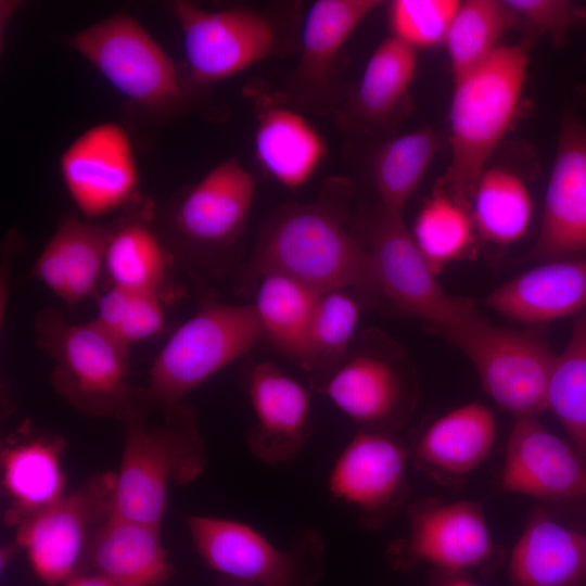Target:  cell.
<instances>
[{"instance_id":"29","label":"cell","mask_w":586,"mask_h":586,"mask_svg":"<svg viewBox=\"0 0 586 586\" xmlns=\"http://www.w3.org/2000/svg\"><path fill=\"white\" fill-rule=\"evenodd\" d=\"M167 254L146 216L128 214L112 222L104 272L113 286L161 294L167 276Z\"/></svg>"},{"instance_id":"17","label":"cell","mask_w":586,"mask_h":586,"mask_svg":"<svg viewBox=\"0 0 586 586\" xmlns=\"http://www.w3.org/2000/svg\"><path fill=\"white\" fill-rule=\"evenodd\" d=\"M586 255V124L563 116L548 179L540 227L530 253L548 262Z\"/></svg>"},{"instance_id":"24","label":"cell","mask_w":586,"mask_h":586,"mask_svg":"<svg viewBox=\"0 0 586 586\" xmlns=\"http://www.w3.org/2000/svg\"><path fill=\"white\" fill-rule=\"evenodd\" d=\"M511 586H586V536L537 509L509 562Z\"/></svg>"},{"instance_id":"22","label":"cell","mask_w":586,"mask_h":586,"mask_svg":"<svg viewBox=\"0 0 586 586\" xmlns=\"http://www.w3.org/2000/svg\"><path fill=\"white\" fill-rule=\"evenodd\" d=\"M486 304L526 324H542L586 309V255L544 262L495 289Z\"/></svg>"},{"instance_id":"7","label":"cell","mask_w":586,"mask_h":586,"mask_svg":"<svg viewBox=\"0 0 586 586\" xmlns=\"http://www.w3.org/2000/svg\"><path fill=\"white\" fill-rule=\"evenodd\" d=\"M184 521L196 553L218 576L254 586H313L323 574L324 547L315 531L296 532L281 549L239 520L189 514Z\"/></svg>"},{"instance_id":"26","label":"cell","mask_w":586,"mask_h":586,"mask_svg":"<svg viewBox=\"0 0 586 586\" xmlns=\"http://www.w3.org/2000/svg\"><path fill=\"white\" fill-rule=\"evenodd\" d=\"M496 421L480 403L459 407L432 422L413 447L421 470L438 474H464L479 467L492 451Z\"/></svg>"},{"instance_id":"21","label":"cell","mask_w":586,"mask_h":586,"mask_svg":"<svg viewBox=\"0 0 586 586\" xmlns=\"http://www.w3.org/2000/svg\"><path fill=\"white\" fill-rule=\"evenodd\" d=\"M112 222L65 215L35 260L31 275L68 307L98 295Z\"/></svg>"},{"instance_id":"39","label":"cell","mask_w":586,"mask_h":586,"mask_svg":"<svg viewBox=\"0 0 586 586\" xmlns=\"http://www.w3.org/2000/svg\"><path fill=\"white\" fill-rule=\"evenodd\" d=\"M517 20V28L524 30L525 40L533 42L540 36L553 43L563 41L572 28L586 22V8L565 0H505Z\"/></svg>"},{"instance_id":"27","label":"cell","mask_w":586,"mask_h":586,"mask_svg":"<svg viewBox=\"0 0 586 586\" xmlns=\"http://www.w3.org/2000/svg\"><path fill=\"white\" fill-rule=\"evenodd\" d=\"M379 0H318L304 21L294 79L306 95L327 89L352 34L381 5Z\"/></svg>"},{"instance_id":"6","label":"cell","mask_w":586,"mask_h":586,"mask_svg":"<svg viewBox=\"0 0 586 586\" xmlns=\"http://www.w3.org/2000/svg\"><path fill=\"white\" fill-rule=\"evenodd\" d=\"M71 47L119 93L155 116L188 109L199 88L132 16L116 13L74 34Z\"/></svg>"},{"instance_id":"3","label":"cell","mask_w":586,"mask_h":586,"mask_svg":"<svg viewBox=\"0 0 586 586\" xmlns=\"http://www.w3.org/2000/svg\"><path fill=\"white\" fill-rule=\"evenodd\" d=\"M144 393L120 418L124 442L115 474L112 513L161 527L171 485H184L206 467V450L196 415L186 404L163 413L161 424L148 418Z\"/></svg>"},{"instance_id":"34","label":"cell","mask_w":586,"mask_h":586,"mask_svg":"<svg viewBox=\"0 0 586 586\" xmlns=\"http://www.w3.org/2000/svg\"><path fill=\"white\" fill-rule=\"evenodd\" d=\"M547 409L557 416L586 461V309L574 316L569 342L556 356Z\"/></svg>"},{"instance_id":"20","label":"cell","mask_w":586,"mask_h":586,"mask_svg":"<svg viewBox=\"0 0 586 586\" xmlns=\"http://www.w3.org/2000/svg\"><path fill=\"white\" fill-rule=\"evenodd\" d=\"M60 436L41 433L28 425L7 437L1 448V485L8 508L5 523L16 527L50 507L65 494Z\"/></svg>"},{"instance_id":"18","label":"cell","mask_w":586,"mask_h":586,"mask_svg":"<svg viewBox=\"0 0 586 586\" xmlns=\"http://www.w3.org/2000/svg\"><path fill=\"white\" fill-rule=\"evenodd\" d=\"M507 491L540 499L586 496V461L536 417L515 418L501 474Z\"/></svg>"},{"instance_id":"23","label":"cell","mask_w":586,"mask_h":586,"mask_svg":"<svg viewBox=\"0 0 586 586\" xmlns=\"http://www.w3.org/2000/svg\"><path fill=\"white\" fill-rule=\"evenodd\" d=\"M124 586H162L174 572L161 527L111 514L98 531L81 572Z\"/></svg>"},{"instance_id":"19","label":"cell","mask_w":586,"mask_h":586,"mask_svg":"<svg viewBox=\"0 0 586 586\" xmlns=\"http://www.w3.org/2000/svg\"><path fill=\"white\" fill-rule=\"evenodd\" d=\"M255 424L247 434L251 453L264 463L291 461L308 436L310 393L272 362L255 365L246 378Z\"/></svg>"},{"instance_id":"1","label":"cell","mask_w":586,"mask_h":586,"mask_svg":"<svg viewBox=\"0 0 586 586\" xmlns=\"http://www.w3.org/2000/svg\"><path fill=\"white\" fill-rule=\"evenodd\" d=\"M352 187L328 181L309 203L284 204L259 230L250 273H280L319 293L358 289L377 293L372 258L347 228Z\"/></svg>"},{"instance_id":"12","label":"cell","mask_w":586,"mask_h":586,"mask_svg":"<svg viewBox=\"0 0 586 586\" xmlns=\"http://www.w3.org/2000/svg\"><path fill=\"white\" fill-rule=\"evenodd\" d=\"M170 8L182 31L189 77L198 87L230 78L277 50V29L258 11H212L189 1L171 2Z\"/></svg>"},{"instance_id":"31","label":"cell","mask_w":586,"mask_h":586,"mask_svg":"<svg viewBox=\"0 0 586 586\" xmlns=\"http://www.w3.org/2000/svg\"><path fill=\"white\" fill-rule=\"evenodd\" d=\"M418 51L399 39L385 38L370 55L353 100L356 115L377 124L397 109L416 76Z\"/></svg>"},{"instance_id":"14","label":"cell","mask_w":586,"mask_h":586,"mask_svg":"<svg viewBox=\"0 0 586 586\" xmlns=\"http://www.w3.org/2000/svg\"><path fill=\"white\" fill-rule=\"evenodd\" d=\"M364 335L336 368L309 384L358 428L391 432L412 407V382L396 359L373 345L370 333Z\"/></svg>"},{"instance_id":"40","label":"cell","mask_w":586,"mask_h":586,"mask_svg":"<svg viewBox=\"0 0 586 586\" xmlns=\"http://www.w3.org/2000/svg\"><path fill=\"white\" fill-rule=\"evenodd\" d=\"M61 586H124L112 578L94 572H80Z\"/></svg>"},{"instance_id":"13","label":"cell","mask_w":586,"mask_h":586,"mask_svg":"<svg viewBox=\"0 0 586 586\" xmlns=\"http://www.w3.org/2000/svg\"><path fill=\"white\" fill-rule=\"evenodd\" d=\"M407 517L408 535L395 540L387 552L397 570L430 564L460 572L484 566L494 555L485 519L474 502L421 499L409 506Z\"/></svg>"},{"instance_id":"43","label":"cell","mask_w":586,"mask_h":586,"mask_svg":"<svg viewBox=\"0 0 586 586\" xmlns=\"http://www.w3.org/2000/svg\"><path fill=\"white\" fill-rule=\"evenodd\" d=\"M441 586H479L468 579H463V578H453L450 581H446L445 583H443Z\"/></svg>"},{"instance_id":"2","label":"cell","mask_w":586,"mask_h":586,"mask_svg":"<svg viewBox=\"0 0 586 586\" xmlns=\"http://www.w3.org/2000/svg\"><path fill=\"white\" fill-rule=\"evenodd\" d=\"M531 47L525 39L499 44L480 63L454 76L450 162L442 190L469 207L487 161L517 116Z\"/></svg>"},{"instance_id":"38","label":"cell","mask_w":586,"mask_h":586,"mask_svg":"<svg viewBox=\"0 0 586 586\" xmlns=\"http://www.w3.org/2000/svg\"><path fill=\"white\" fill-rule=\"evenodd\" d=\"M458 0H395L388 4L393 37L411 48H432L444 43Z\"/></svg>"},{"instance_id":"8","label":"cell","mask_w":586,"mask_h":586,"mask_svg":"<svg viewBox=\"0 0 586 586\" xmlns=\"http://www.w3.org/2000/svg\"><path fill=\"white\" fill-rule=\"evenodd\" d=\"M473 362L484 391L515 418L547 409V387L556 354L533 330L491 324L481 315L440 333Z\"/></svg>"},{"instance_id":"10","label":"cell","mask_w":586,"mask_h":586,"mask_svg":"<svg viewBox=\"0 0 586 586\" xmlns=\"http://www.w3.org/2000/svg\"><path fill=\"white\" fill-rule=\"evenodd\" d=\"M114 480L112 472L93 475L15 527V543L47 586H61L82 571L93 538L112 514Z\"/></svg>"},{"instance_id":"25","label":"cell","mask_w":586,"mask_h":586,"mask_svg":"<svg viewBox=\"0 0 586 586\" xmlns=\"http://www.w3.org/2000/svg\"><path fill=\"white\" fill-rule=\"evenodd\" d=\"M254 149L262 168L291 190L307 183L327 154L316 127L296 111L278 105L258 113Z\"/></svg>"},{"instance_id":"15","label":"cell","mask_w":586,"mask_h":586,"mask_svg":"<svg viewBox=\"0 0 586 586\" xmlns=\"http://www.w3.org/2000/svg\"><path fill=\"white\" fill-rule=\"evenodd\" d=\"M65 189L87 220L98 219L135 201L139 173L130 138L115 123L94 125L62 153Z\"/></svg>"},{"instance_id":"11","label":"cell","mask_w":586,"mask_h":586,"mask_svg":"<svg viewBox=\"0 0 586 586\" xmlns=\"http://www.w3.org/2000/svg\"><path fill=\"white\" fill-rule=\"evenodd\" d=\"M377 293L400 313L442 331L479 316L471 300L448 294L419 252L402 214L382 209L369 233Z\"/></svg>"},{"instance_id":"30","label":"cell","mask_w":586,"mask_h":586,"mask_svg":"<svg viewBox=\"0 0 586 586\" xmlns=\"http://www.w3.org/2000/svg\"><path fill=\"white\" fill-rule=\"evenodd\" d=\"M476 232L486 241L508 245L522 239L533 218L531 192L513 171L486 168L470 202Z\"/></svg>"},{"instance_id":"28","label":"cell","mask_w":586,"mask_h":586,"mask_svg":"<svg viewBox=\"0 0 586 586\" xmlns=\"http://www.w3.org/2000/svg\"><path fill=\"white\" fill-rule=\"evenodd\" d=\"M253 304L262 335L303 370L307 358V335L319 292L284 275L257 278Z\"/></svg>"},{"instance_id":"42","label":"cell","mask_w":586,"mask_h":586,"mask_svg":"<svg viewBox=\"0 0 586 586\" xmlns=\"http://www.w3.org/2000/svg\"><path fill=\"white\" fill-rule=\"evenodd\" d=\"M216 586H254L252 584L234 581L224 576H218Z\"/></svg>"},{"instance_id":"37","label":"cell","mask_w":586,"mask_h":586,"mask_svg":"<svg viewBox=\"0 0 586 586\" xmlns=\"http://www.w3.org/2000/svg\"><path fill=\"white\" fill-rule=\"evenodd\" d=\"M92 321L130 348L163 330L165 313L161 294L110 285L98 295L97 315Z\"/></svg>"},{"instance_id":"33","label":"cell","mask_w":586,"mask_h":586,"mask_svg":"<svg viewBox=\"0 0 586 586\" xmlns=\"http://www.w3.org/2000/svg\"><path fill=\"white\" fill-rule=\"evenodd\" d=\"M437 133L423 128L385 142L373 162V181L382 209L402 214L438 151Z\"/></svg>"},{"instance_id":"32","label":"cell","mask_w":586,"mask_h":586,"mask_svg":"<svg viewBox=\"0 0 586 586\" xmlns=\"http://www.w3.org/2000/svg\"><path fill=\"white\" fill-rule=\"evenodd\" d=\"M475 231L470 207L448 192L437 190L419 211L410 233L437 276L448 264L473 254Z\"/></svg>"},{"instance_id":"41","label":"cell","mask_w":586,"mask_h":586,"mask_svg":"<svg viewBox=\"0 0 586 586\" xmlns=\"http://www.w3.org/2000/svg\"><path fill=\"white\" fill-rule=\"evenodd\" d=\"M21 549L16 543L12 545H7L2 547L0 552V569L1 572H3L10 562L12 561L13 557L16 555L17 550Z\"/></svg>"},{"instance_id":"35","label":"cell","mask_w":586,"mask_h":586,"mask_svg":"<svg viewBox=\"0 0 586 586\" xmlns=\"http://www.w3.org/2000/svg\"><path fill=\"white\" fill-rule=\"evenodd\" d=\"M359 314V304L346 290L319 294L307 335L304 371L309 383L322 379L344 360L354 343Z\"/></svg>"},{"instance_id":"5","label":"cell","mask_w":586,"mask_h":586,"mask_svg":"<svg viewBox=\"0 0 586 586\" xmlns=\"http://www.w3.org/2000/svg\"><path fill=\"white\" fill-rule=\"evenodd\" d=\"M260 336L252 303L205 298L155 356L143 390L146 400L162 413L176 411L192 391L246 355Z\"/></svg>"},{"instance_id":"4","label":"cell","mask_w":586,"mask_h":586,"mask_svg":"<svg viewBox=\"0 0 586 586\" xmlns=\"http://www.w3.org/2000/svg\"><path fill=\"white\" fill-rule=\"evenodd\" d=\"M34 331L52 361V387L77 412L122 418L143 395L128 381L129 347L95 322L72 323L48 307L35 316Z\"/></svg>"},{"instance_id":"16","label":"cell","mask_w":586,"mask_h":586,"mask_svg":"<svg viewBox=\"0 0 586 586\" xmlns=\"http://www.w3.org/2000/svg\"><path fill=\"white\" fill-rule=\"evenodd\" d=\"M408 453L390 431L358 428L330 469L327 485L361 524L379 527L405 495Z\"/></svg>"},{"instance_id":"9","label":"cell","mask_w":586,"mask_h":586,"mask_svg":"<svg viewBox=\"0 0 586 586\" xmlns=\"http://www.w3.org/2000/svg\"><path fill=\"white\" fill-rule=\"evenodd\" d=\"M256 193L253 175L229 157L188 188L162 217L167 250L202 262L233 246L244 232Z\"/></svg>"},{"instance_id":"36","label":"cell","mask_w":586,"mask_h":586,"mask_svg":"<svg viewBox=\"0 0 586 586\" xmlns=\"http://www.w3.org/2000/svg\"><path fill=\"white\" fill-rule=\"evenodd\" d=\"M510 29H517V20L505 0L461 1L443 43L453 75L484 60Z\"/></svg>"}]
</instances>
